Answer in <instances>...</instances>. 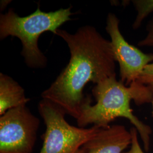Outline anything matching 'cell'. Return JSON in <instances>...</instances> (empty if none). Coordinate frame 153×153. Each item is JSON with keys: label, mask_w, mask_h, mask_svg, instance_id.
<instances>
[{"label": "cell", "mask_w": 153, "mask_h": 153, "mask_svg": "<svg viewBox=\"0 0 153 153\" xmlns=\"http://www.w3.org/2000/svg\"><path fill=\"white\" fill-rule=\"evenodd\" d=\"M56 35L68 44L71 58L42 97L77 120L83 107L91 102V96L83 94L88 83L96 85L116 76L115 55L111 41L91 26H82L74 33L59 28Z\"/></svg>", "instance_id": "obj_1"}, {"label": "cell", "mask_w": 153, "mask_h": 153, "mask_svg": "<svg viewBox=\"0 0 153 153\" xmlns=\"http://www.w3.org/2000/svg\"><path fill=\"white\" fill-rule=\"evenodd\" d=\"M92 93L96 103L92 105L90 102L83 107L81 115L76 120L78 127L85 128L93 124L100 128H107L116 118H126L137 129L143 143L144 149L148 152L152 128L133 114L131 102L133 100L137 105L152 103V89L138 81L126 86L120 81H117L116 76H114L96 84Z\"/></svg>", "instance_id": "obj_2"}, {"label": "cell", "mask_w": 153, "mask_h": 153, "mask_svg": "<svg viewBox=\"0 0 153 153\" xmlns=\"http://www.w3.org/2000/svg\"><path fill=\"white\" fill-rule=\"evenodd\" d=\"M71 6L55 11L37 9L27 16H19L13 9L0 16V39L11 36L19 39L22 44L21 55L26 65L31 68H43L47 65V59L39 49L40 36L46 31L56 35L62 25L71 21Z\"/></svg>", "instance_id": "obj_3"}, {"label": "cell", "mask_w": 153, "mask_h": 153, "mask_svg": "<svg viewBox=\"0 0 153 153\" xmlns=\"http://www.w3.org/2000/svg\"><path fill=\"white\" fill-rule=\"evenodd\" d=\"M38 111L46 126L39 153H82L83 145L100 128L95 126L89 128L71 126L65 119V112L47 100L42 99L39 103Z\"/></svg>", "instance_id": "obj_4"}, {"label": "cell", "mask_w": 153, "mask_h": 153, "mask_svg": "<svg viewBox=\"0 0 153 153\" xmlns=\"http://www.w3.org/2000/svg\"><path fill=\"white\" fill-rule=\"evenodd\" d=\"M40 120L25 105L0 117V153H32Z\"/></svg>", "instance_id": "obj_5"}, {"label": "cell", "mask_w": 153, "mask_h": 153, "mask_svg": "<svg viewBox=\"0 0 153 153\" xmlns=\"http://www.w3.org/2000/svg\"><path fill=\"white\" fill-rule=\"evenodd\" d=\"M120 21L115 14L107 16L105 30L111 38L115 60L120 68V82L126 86L138 81L146 66L153 62V53H145L129 43L119 28Z\"/></svg>", "instance_id": "obj_6"}, {"label": "cell", "mask_w": 153, "mask_h": 153, "mask_svg": "<svg viewBox=\"0 0 153 153\" xmlns=\"http://www.w3.org/2000/svg\"><path fill=\"white\" fill-rule=\"evenodd\" d=\"M131 134L122 125L100 128L82 148V153H123L131 145Z\"/></svg>", "instance_id": "obj_7"}, {"label": "cell", "mask_w": 153, "mask_h": 153, "mask_svg": "<svg viewBox=\"0 0 153 153\" xmlns=\"http://www.w3.org/2000/svg\"><path fill=\"white\" fill-rule=\"evenodd\" d=\"M30 99L26 98L25 90L11 77L0 74V115L9 109L25 105Z\"/></svg>", "instance_id": "obj_8"}, {"label": "cell", "mask_w": 153, "mask_h": 153, "mask_svg": "<svg viewBox=\"0 0 153 153\" xmlns=\"http://www.w3.org/2000/svg\"><path fill=\"white\" fill-rule=\"evenodd\" d=\"M131 2L137 11L132 26L134 30H137L140 27L143 21L153 12V0H133Z\"/></svg>", "instance_id": "obj_9"}, {"label": "cell", "mask_w": 153, "mask_h": 153, "mask_svg": "<svg viewBox=\"0 0 153 153\" xmlns=\"http://www.w3.org/2000/svg\"><path fill=\"white\" fill-rule=\"evenodd\" d=\"M137 81L149 86L153 91V62L145 67Z\"/></svg>", "instance_id": "obj_10"}, {"label": "cell", "mask_w": 153, "mask_h": 153, "mask_svg": "<svg viewBox=\"0 0 153 153\" xmlns=\"http://www.w3.org/2000/svg\"><path fill=\"white\" fill-rule=\"evenodd\" d=\"M131 134V143L130 149L123 153H145L141 147V145L138 139V131L137 129L133 127L130 129Z\"/></svg>", "instance_id": "obj_11"}, {"label": "cell", "mask_w": 153, "mask_h": 153, "mask_svg": "<svg viewBox=\"0 0 153 153\" xmlns=\"http://www.w3.org/2000/svg\"><path fill=\"white\" fill-rule=\"evenodd\" d=\"M147 34L144 38L141 40L138 45L140 47H153V18L147 25Z\"/></svg>", "instance_id": "obj_12"}, {"label": "cell", "mask_w": 153, "mask_h": 153, "mask_svg": "<svg viewBox=\"0 0 153 153\" xmlns=\"http://www.w3.org/2000/svg\"><path fill=\"white\" fill-rule=\"evenodd\" d=\"M152 103V105H153V112H152V114H153V102Z\"/></svg>", "instance_id": "obj_13"}]
</instances>
